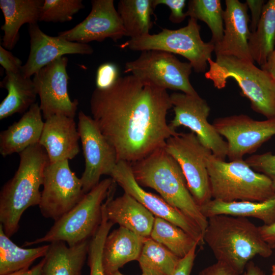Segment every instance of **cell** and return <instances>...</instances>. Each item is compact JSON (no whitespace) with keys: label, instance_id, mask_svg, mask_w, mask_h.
I'll return each instance as SVG.
<instances>
[{"label":"cell","instance_id":"obj_1","mask_svg":"<svg viewBox=\"0 0 275 275\" xmlns=\"http://www.w3.org/2000/svg\"><path fill=\"white\" fill-rule=\"evenodd\" d=\"M172 108L167 90L130 74L110 87L95 88L90 99L92 118L116 152L130 163L163 147L177 132L167 122Z\"/></svg>","mask_w":275,"mask_h":275},{"label":"cell","instance_id":"obj_2","mask_svg":"<svg viewBox=\"0 0 275 275\" xmlns=\"http://www.w3.org/2000/svg\"><path fill=\"white\" fill-rule=\"evenodd\" d=\"M203 240L216 261L242 273L257 256L269 257L272 249L263 240L259 227L247 218L217 215L207 218Z\"/></svg>","mask_w":275,"mask_h":275},{"label":"cell","instance_id":"obj_3","mask_svg":"<svg viewBox=\"0 0 275 275\" xmlns=\"http://www.w3.org/2000/svg\"><path fill=\"white\" fill-rule=\"evenodd\" d=\"M131 166L134 178L141 186L155 190L164 200L193 221L204 234L207 218L191 195L180 166L164 147Z\"/></svg>","mask_w":275,"mask_h":275},{"label":"cell","instance_id":"obj_4","mask_svg":"<svg viewBox=\"0 0 275 275\" xmlns=\"http://www.w3.org/2000/svg\"><path fill=\"white\" fill-rule=\"evenodd\" d=\"M19 155L18 168L0 193V224L9 237L18 231L24 212L30 207L39 205L40 187L49 163L45 150L39 144L26 148Z\"/></svg>","mask_w":275,"mask_h":275},{"label":"cell","instance_id":"obj_5","mask_svg":"<svg viewBox=\"0 0 275 275\" xmlns=\"http://www.w3.org/2000/svg\"><path fill=\"white\" fill-rule=\"evenodd\" d=\"M209 70L205 77L222 89L227 80L234 79L243 95L251 102L252 108L267 119L275 118V80L253 62L233 56H216L208 61Z\"/></svg>","mask_w":275,"mask_h":275},{"label":"cell","instance_id":"obj_6","mask_svg":"<svg viewBox=\"0 0 275 275\" xmlns=\"http://www.w3.org/2000/svg\"><path fill=\"white\" fill-rule=\"evenodd\" d=\"M207 164L212 199L259 202L275 195L270 179L243 159L227 162L211 154Z\"/></svg>","mask_w":275,"mask_h":275},{"label":"cell","instance_id":"obj_7","mask_svg":"<svg viewBox=\"0 0 275 275\" xmlns=\"http://www.w3.org/2000/svg\"><path fill=\"white\" fill-rule=\"evenodd\" d=\"M114 182L111 178L100 181L72 209L54 221L43 237L26 241L23 246L62 241L72 246L90 240L101 224L103 201Z\"/></svg>","mask_w":275,"mask_h":275},{"label":"cell","instance_id":"obj_8","mask_svg":"<svg viewBox=\"0 0 275 275\" xmlns=\"http://www.w3.org/2000/svg\"><path fill=\"white\" fill-rule=\"evenodd\" d=\"M200 29L197 20L190 18L183 28L163 29L157 34L130 38L120 47L132 51L158 50L177 54L187 59L195 72H204L215 46L210 41L205 42L202 39Z\"/></svg>","mask_w":275,"mask_h":275},{"label":"cell","instance_id":"obj_9","mask_svg":"<svg viewBox=\"0 0 275 275\" xmlns=\"http://www.w3.org/2000/svg\"><path fill=\"white\" fill-rule=\"evenodd\" d=\"M192 69L189 63L181 62L173 53L149 50L141 51L136 59L126 62L124 72L166 90L197 95L189 81Z\"/></svg>","mask_w":275,"mask_h":275},{"label":"cell","instance_id":"obj_10","mask_svg":"<svg viewBox=\"0 0 275 275\" xmlns=\"http://www.w3.org/2000/svg\"><path fill=\"white\" fill-rule=\"evenodd\" d=\"M165 150L180 166L188 189L200 206L212 199L207 161L211 151L193 132L178 133L169 138Z\"/></svg>","mask_w":275,"mask_h":275},{"label":"cell","instance_id":"obj_11","mask_svg":"<svg viewBox=\"0 0 275 275\" xmlns=\"http://www.w3.org/2000/svg\"><path fill=\"white\" fill-rule=\"evenodd\" d=\"M69 160L49 163L46 167L39 207L43 216L58 220L82 199L80 178L70 169Z\"/></svg>","mask_w":275,"mask_h":275},{"label":"cell","instance_id":"obj_12","mask_svg":"<svg viewBox=\"0 0 275 275\" xmlns=\"http://www.w3.org/2000/svg\"><path fill=\"white\" fill-rule=\"evenodd\" d=\"M174 117L170 125L174 129L179 126L188 128L212 154L222 160L227 157L228 145L208 118L210 107L198 94L173 93L170 95Z\"/></svg>","mask_w":275,"mask_h":275},{"label":"cell","instance_id":"obj_13","mask_svg":"<svg viewBox=\"0 0 275 275\" xmlns=\"http://www.w3.org/2000/svg\"><path fill=\"white\" fill-rule=\"evenodd\" d=\"M77 129L85 160L80 180L87 194L100 182L102 175L109 176L118 161L115 149L93 119L81 111L78 115Z\"/></svg>","mask_w":275,"mask_h":275},{"label":"cell","instance_id":"obj_14","mask_svg":"<svg viewBox=\"0 0 275 275\" xmlns=\"http://www.w3.org/2000/svg\"><path fill=\"white\" fill-rule=\"evenodd\" d=\"M212 125L227 140L230 161L243 159L275 135V118L258 121L243 115L215 119Z\"/></svg>","mask_w":275,"mask_h":275},{"label":"cell","instance_id":"obj_15","mask_svg":"<svg viewBox=\"0 0 275 275\" xmlns=\"http://www.w3.org/2000/svg\"><path fill=\"white\" fill-rule=\"evenodd\" d=\"M68 62L67 57H60L34 75L33 80L45 120L54 115L74 118L76 115L78 101L77 99L71 100L68 94Z\"/></svg>","mask_w":275,"mask_h":275},{"label":"cell","instance_id":"obj_16","mask_svg":"<svg viewBox=\"0 0 275 275\" xmlns=\"http://www.w3.org/2000/svg\"><path fill=\"white\" fill-rule=\"evenodd\" d=\"M109 176L124 192L140 202L155 216L164 219L184 230L193 237L198 245L204 243L202 231L193 221L161 197L146 191L138 183L131 163L119 161Z\"/></svg>","mask_w":275,"mask_h":275},{"label":"cell","instance_id":"obj_17","mask_svg":"<svg viewBox=\"0 0 275 275\" xmlns=\"http://www.w3.org/2000/svg\"><path fill=\"white\" fill-rule=\"evenodd\" d=\"M86 18L71 29L58 36L71 42L88 44L110 38L117 42L125 36L124 29L113 0H92Z\"/></svg>","mask_w":275,"mask_h":275},{"label":"cell","instance_id":"obj_18","mask_svg":"<svg viewBox=\"0 0 275 275\" xmlns=\"http://www.w3.org/2000/svg\"><path fill=\"white\" fill-rule=\"evenodd\" d=\"M30 50L21 68L22 73L31 77L44 66L68 54L90 55L93 47L88 44L71 42L59 36L45 34L37 23L29 25Z\"/></svg>","mask_w":275,"mask_h":275},{"label":"cell","instance_id":"obj_19","mask_svg":"<svg viewBox=\"0 0 275 275\" xmlns=\"http://www.w3.org/2000/svg\"><path fill=\"white\" fill-rule=\"evenodd\" d=\"M225 4L224 34L221 41L215 45L216 56H233L254 63L248 44L251 32L247 4L238 0H226Z\"/></svg>","mask_w":275,"mask_h":275},{"label":"cell","instance_id":"obj_20","mask_svg":"<svg viewBox=\"0 0 275 275\" xmlns=\"http://www.w3.org/2000/svg\"><path fill=\"white\" fill-rule=\"evenodd\" d=\"M79 139L74 118L54 115L45 119L39 144L54 163L74 158L79 152Z\"/></svg>","mask_w":275,"mask_h":275},{"label":"cell","instance_id":"obj_21","mask_svg":"<svg viewBox=\"0 0 275 275\" xmlns=\"http://www.w3.org/2000/svg\"><path fill=\"white\" fill-rule=\"evenodd\" d=\"M38 103L33 104L17 122L0 133V153L5 157L20 153L39 144L44 121Z\"/></svg>","mask_w":275,"mask_h":275},{"label":"cell","instance_id":"obj_22","mask_svg":"<svg viewBox=\"0 0 275 275\" xmlns=\"http://www.w3.org/2000/svg\"><path fill=\"white\" fill-rule=\"evenodd\" d=\"M109 195L104 202L108 219L114 224H118L141 236L150 237L155 216L125 192L115 199L112 196L108 197Z\"/></svg>","mask_w":275,"mask_h":275},{"label":"cell","instance_id":"obj_23","mask_svg":"<svg viewBox=\"0 0 275 275\" xmlns=\"http://www.w3.org/2000/svg\"><path fill=\"white\" fill-rule=\"evenodd\" d=\"M145 238L120 226L108 234L102 253L105 275L119 270L129 262L137 261Z\"/></svg>","mask_w":275,"mask_h":275},{"label":"cell","instance_id":"obj_24","mask_svg":"<svg viewBox=\"0 0 275 275\" xmlns=\"http://www.w3.org/2000/svg\"><path fill=\"white\" fill-rule=\"evenodd\" d=\"M43 3V0L0 1V8L5 19L1 26L4 33L2 43L3 47L11 50L15 46L23 24L37 23Z\"/></svg>","mask_w":275,"mask_h":275},{"label":"cell","instance_id":"obj_25","mask_svg":"<svg viewBox=\"0 0 275 275\" xmlns=\"http://www.w3.org/2000/svg\"><path fill=\"white\" fill-rule=\"evenodd\" d=\"M90 240L72 246L62 241L49 244L43 257L42 275H81Z\"/></svg>","mask_w":275,"mask_h":275},{"label":"cell","instance_id":"obj_26","mask_svg":"<svg viewBox=\"0 0 275 275\" xmlns=\"http://www.w3.org/2000/svg\"><path fill=\"white\" fill-rule=\"evenodd\" d=\"M206 217L227 215L241 217H254L261 221L264 225L275 222V195L263 201H237L225 202L211 199L200 206Z\"/></svg>","mask_w":275,"mask_h":275},{"label":"cell","instance_id":"obj_27","mask_svg":"<svg viewBox=\"0 0 275 275\" xmlns=\"http://www.w3.org/2000/svg\"><path fill=\"white\" fill-rule=\"evenodd\" d=\"M1 86L8 92L0 104L1 120L16 113L24 114L36 103L38 94L33 80L21 72L6 73Z\"/></svg>","mask_w":275,"mask_h":275},{"label":"cell","instance_id":"obj_28","mask_svg":"<svg viewBox=\"0 0 275 275\" xmlns=\"http://www.w3.org/2000/svg\"><path fill=\"white\" fill-rule=\"evenodd\" d=\"M254 61L264 65L275 47V0H269L264 6L256 30L251 33L248 42Z\"/></svg>","mask_w":275,"mask_h":275},{"label":"cell","instance_id":"obj_29","mask_svg":"<svg viewBox=\"0 0 275 275\" xmlns=\"http://www.w3.org/2000/svg\"><path fill=\"white\" fill-rule=\"evenodd\" d=\"M154 8L153 0H120L117 11L125 36L136 38L149 34L153 26L151 16Z\"/></svg>","mask_w":275,"mask_h":275},{"label":"cell","instance_id":"obj_30","mask_svg":"<svg viewBox=\"0 0 275 275\" xmlns=\"http://www.w3.org/2000/svg\"><path fill=\"white\" fill-rule=\"evenodd\" d=\"M49 244L30 249L17 246L5 233L0 224V275L30 268L37 259L44 257Z\"/></svg>","mask_w":275,"mask_h":275},{"label":"cell","instance_id":"obj_31","mask_svg":"<svg viewBox=\"0 0 275 275\" xmlns=\"http://www.w3.org/2000/svg\"><path fill=\"white\" fill-rule=\"evenodd\" d=\"M180 258L150 237L145 238L137 261L144 275H172Z\"/></svg>","mask_w":275,"mask_h":275},{"label":"cell","instance_id":"obj_32","mask_svg":"<svg viewBox=\"0 0 275 275\" xmlns=\"http://www.w3.org/2000/svg\"><path fill=\"white\" fill-rule=\"evenodd\" d=\"M150 237L180 259L188 254L194 247L198 245L193 237L184 230L156 216Z\"/></svg>","mask_w":275,"mask_h":275},{"label":"cell","instance_id":"obj_33","mask_svg":"<svg viewBox=\"0 0 275 275\" xmlns=\"http://www.w3.org/2000/svg\"><path fill=\"white\" fill-rule=\"evenodd\" d=\"M223 12L219 0H191L188 3L187 16L204 22L211 32L210 42L214 46L224 34Z\"/></svg>","mask_w":275,"mask_h":275},{"label":"cell","instance_id":"obj_34","mask_svg":"<svg viewBox=\"0 0 275 275\" xmlns=\"http://www.w3.org/2000/svg\"><path fill=\"white\" fill-rule=\"evenodd\" d=\"M113 225L114 224L107 218L105 207L103 205L101 224L89 242L88 265L90 268V275H105L102 262L103 248L105 239Z\"/></svg>","mask_w":275,"mask_h":275},{"label":"cell","instance_id":"obj_35","mask_svg":"<svg viewBox=\"0 0 275 275\" xmlns=\"http://www.w3.org/2000/svg\"><path fill=\"white\" fill-rule=\"evenodd\" d=\"M84 7L81 0H45L41 8L39 21H69Z\"/></svg>","mask_w":275,"mask_h":275},{"label":"cell","instance_id":"obj_36","mask_svg":"<svg viewBox=\"0 0 275 275\" xmlns=\"http://www.w3.org/2000/svg\"><path fill=\"white\" fill-rule=\"evenodd\" d=\"M245 160L254 171L270 179L275 191V154L270 152L254 154Z\"/></svg>","mask_w":275,"mask_h":275},{"label":"cell","instance_id":"obj_37","mask_svg":"<svg viewBox=\"0 0 275 275\" xmlns=\"http://www.w3.org/2000/svg\"><path fill=\"white\" fill-rule=\"evenodd\" d=\"M118 69L113 63H104L98 68L96 76V88L105 89L112 86L119 78Z\"/></svg>","mask_w":275,"mask_h":275},{"label":"cell","instance_id":"obj_38","mask_svg":"<svg viewBox=\"0 0 275 275\" xmlns=\"http://www.w3.org/2000/svg\"><path fill=\"white\" fill-rule=\"evenodd\" d=\"M185 0H153L154 9L159 5H164L171 10L169 19L174 23L182 22L187 17L186 13L183 12L185 6Z\"/></svg>","mask_w":275,"mask_h":275},{"label":"cell","instance_id":"obj_39","mask_svg":"<svg viewBox=\"0 0 275 275\" xmlns=\"http://www.w3.org/2000/svg\"><path fill=\"white\" fill-rule=\"evenodd\" d=\"M0 64L5 69L6 73L21 72L23 66L19 59L2 45L0 46Z\"/></svg>","mask_w":275,"mask_h":275},{"label":"cell","instance_id":"obj_40","mask_svg":"<svg viewBox=\"0 0 275 275\" xmlns=\"http://www.w3.org/2000/svg\"><path fill=\"white\" fill-rule=\"evenodd\" d=\"M245 3L251 13L250 31L253 33L257 29L265 3L263 0H246Z\"/></svg>","mask_w":275,"mask_h":275},{"label":"cell","instance_id":"obj_41","mask_svg":"<svg viewBox=\"0 0 275 275\" xmlns=\"http://www.w3.org/2000/svg\"><path fill=\"white\" fill-rule=\"evenodd\" d=\"M197 246L194 247L188 254L179 260L172 275H190L196 258Z\"/></svg>","mask_w":275,"mask_h":275},{"label":"cell","instance_id":"obj_42","mask_svg":"<svg viewBox=\"0 0 275 275\" xmlns=\"http://www.w3.org/2000/svg\"><path fill=\"white\" fill-rule=\"evenodd\" d=\"M198 275H239L228 265L219 261L204 268Z\"/></svg>","mask_w":275,"mask_h":275},{"label":"cell","instance_id":"obj_43","mask_svg":"<svg viewBox=\"0 0 275 275\" xmlns=\"http://www.w3.org/2000/svg\"><path fill=\"white\" fill-rule=\"evenodd\" d=\"M263 240L273 249L275 248V222L270 225L259 227Z\"/></svg>","mask_w":275,"mask_h":275},{"label":"cell","instance_id":"obj_44","mask_svg":"<svg viewBox=\"0 0 275 275\" xmlns=\"http://www.w3.org/2000/svg\"><path fill=\"white\" fill-rule=\"evenodd\" d=\"M261 69L267 72L275 80V47L266 63Z\"/></svg>","mask_w":275,"mask_h":275},{"label":"cell","instance_id":"obj_45","mask_svg":"<svg viewBox=\"0 0 275 275\" xmlns=\"http://www.w3.org/2000/svg\"><path fill=\"white\" fill-rule=\"evenodd\" d=\"M239 275H265L264 271L254 262L250 261L244 271Z\"/></svg>","mask_w":275,"mask_h":275},{"label":"cell","instance_id":"obj_46","mask_svg":"<svg viewBox=\"0 0 275 275\" xmlns=\"http://www.w3.org/2000/svg\"><path fill=\"white\" fill-rule=\"evenodd\" d=\"M44 263V258L37 264L33 266L32 269L31 275H42V268Z\"/></svg>","mask_w":275,"mask_h":275},{"label":"cell","instance_id":"obj_47","mask_svg":"<svg viewBox=\"0 0 275 275\" xmlns=\"http://www.w3.org/2000/svg\"><path fill=\"white\" fill-rule=\"evenodd\" d=\"M32 269L26 268L19 270H17L5 275H31Z\"/></svg>","mask_w":275,"mask_h":275},{"label":"cell","instance_id":"obj_48","mask_svg":"<svg viewBox=\"0 0 275 275\" xmlns=\"http://www.w3.org/2000/svg\"><path fill=\"white\" fill-rule=\"evenodd\" d=\"M271 275H275V263L271 267Z\"/></svg>","mask_w":275,"mask_h":275},{"label":"cell","instance_id":"obj_49","mask_svg":"<svg viewBox=\"0 0 275 275\" xmlns=\"http://www.w3.org/2000/svg\"><path fill=\"white\" fill-rule=\"evenodd\" d=\"M109 275H124L123 274H122V273H121L119 270H118ZM142 275H144V274H142Z\"/></svg>","mask_w":275,"mask_h":275}]
</instances>
